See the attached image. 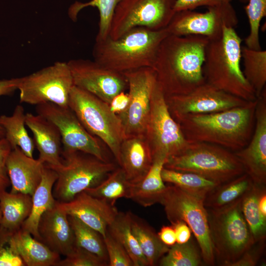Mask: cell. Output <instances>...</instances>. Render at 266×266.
Here are the masks:
<instances>
[{
  "label": "cell",
  "instance_id": "obj_1",
  "mask_svg": "<svg viewBox=\"0 0 266 266\" xmlns=\"http://www.w3.org/2000/svg\"><path fill=\"white\" fill-rule=\"evenodd\" d=\"M209 40L200 35L168 34L152 66L165 96L188 94L205 81L202 67Z\"/></svg>",
  "mask_w": 266,
  "mask_h": 266
},
{
  "label": "cell",
  "instance_id": "obj_2",
  "mask_svg": "<svg viewBox=\"0 0 266 266\" xmlns=\"http://www.w3.org/2000/svg\"><path fill=\"white\" fill-rule=\"evenodd\" d=\"M257 99L225 111L188 114L176 122L188 141L209 143L234 152L245 147L252 137Z\"/></svg>",
  "mask_w": 266,
  "mask_h": 266
},
{
  "label": "cell",
  "instance_id": "obj_3",
  "mask_svg": "<svg viewBox=\"0 0 266 266\" xmlns=\"http://www.w3.org/2000/svg\"><path fill=\"white\" fill-rule=\"evenodd\" d=\"M169 34L166 28L153 31L136 27L116 39L108 36L96 40L94 60L121 73L143 67H152L160 45Z\"/></svg>",
  "mask_w": 266,
  "mask_h": 266
},
{
  "label": "cell",
  "instance_id": "obj_4",
  "mask_svg": "<svg viewBox=\"0 0 266 266\" xmlns=\"http://www.w3.org/2000/svg\"><path fill=\"white\" fill-rule=\"evenodd\" d=\"M242 39L234 28L224 27L218 39L208 42L203 74L206 83L246 101L256 94L245 78L240 66Z\"/></svg>",
  "mask_w": 266,
  "mask_h": 266
},
{
  "label": "cell",
  "instance_id": "obj_5",
  "mask_svg": "<svg viewBox=\"0 0 266 266\" xmlns=\"http://www.w3.org/2000/svg\"><path fill=\"white\" fill-rule=\"evenodd\" d=\"M164 167L193 172L220 184L245 173L233 152L202 142L189 141L182 152L166 160Z\"/></svg>",
  "mask_w": 266,
  "mask_h": 266
},
{
  "label": "cell",
  "instance_id": "obj_6",
  "mask_svg": "<svg viewBox=\"0 0 266 266\" xmlns=\"http://www.w3.org/2000/svg\"><path fill=\"white\" fill-rule=\"evenodd\" d=\"M240 201L219 209L206 208L215 262L221 266H232L255 242Z\"/></svg>",
  "mask_w": 266,
  "mask_h": 266
},
{
  "label": "cell",
  "instance_id": "obj_7",
  "mask_svg": "<svg viewBox=\"0 0 266 266\" xmlns=\"http://www.w3.org/2000/svg\"><path fill=\"white\" fill-rule=\"evenodd\" d=\"M68 107L87 131L106 145L118 164L120 146L125 135L120 118L111 111L109 104L73 85Z\"/></svg>",
  "mask_w": 266,
  "mask_h": 266
},
{
  "label": "cell",
  "instance_id": "obj_8",
  "mask_svg": "<svg viewBox=\"0 0 266 266\" xmlns=\"http://www.w3.org/2000/svg\"><path fill=\"white\" fill-rule=\"evenodd\" d=\"M62 165L56 171L53 189L59 202L71 200L77 194L100 184L118 166L81 151L62 152Z\"/></svg>",
  "mask_w": 266,
  "mask_h": 266
},
{
  "label": "cell",
  "instance_id": "obj_9",
  "mask_svg": "<svg viewBox=\"0 0 266 266\" xmlns=\"http://www.w3.org/2000/svg\"><path fill=\"white\" fill-rule=\"evenodd\" d=\"M158 203L163 206L171 224L183 221L189 226L198 242L204 263L214 266L216 262L203 200L169 184L166 185Z\"/></svg>",
  "mask_w": 266,
  "mask_h": 266
},
{
  "label": "cell",
  "instance_id": "obj_10",
  "mask_svg": "<svg viewBox=\"0 0 266 266\" xmlns=\"http://www.w3.org/2000/svg\"><path fill=\"white\" fill-rule=\"evenodd\" d=\"M73 84L67 62H57L24 77H20L18 89L21 102L33 105L51 102L68 107Z\"/></svg>",
  "mask_w": 266,
  "mask_h": 266
},
{
  "label": "cell",
  "instance_id": "obj_11",
  "mask_svg": "<svg viewBox=\"0 0 266 266\" xmlns=\"http://www.w3.org/2000/svg\"><path fill=\"white\" fill-rule=\"evenodd\" d=\"M176 0H121L112 17L109 36L116 39L136 27L159 31L167 28Z\"/></svg>",
  "mask_w": 266,
  "mask_h": 266
},
{
  "label": "cell",
  "instance_id": "obj_12",
  "mask_svg": "<svg viewBox=\"0 0 266 266\" xmlns=\"http://www.w3.org/2000/svg\"><path fill=\"white\" fill-rule=\"evenodd\" d=\"M153 158L167 159L182 152L189 141L168 110L165 96L156 82L151 96L149 119L144 134Z\"/></svg>",
  "mask_w": 266,
  "mask_h": 266
},
{
  "label": "cell",
  "instance_id": "obj_13",
  "mask_svg": "<svg viewBox=\"0 0 266 266\" xmlns=\"http://www.w3.org/2000/svg\"><path fill=\"white\" fill-rule=\"evenodd\" d=\"M238 23L236 13L231 2H226L208 7L204 12L193 10L175 12L166 30L169 34L200 35L211 41L221 38L224 27L234 28Z\"/></svg>",
  "mask_w": 266,
  "mask_h": 266
},
{
  "label": "cell",
  "instance_id": "obj_14",
  "mask_svg": "<svg viewBox=\"0 0 266 266\" xmlns=\"http://www.w3.org/2000/svg\"><path fill=\"white\" fill-rule=\"evenodd\" d=\"M36 111L57 127L63 152L81 151L102 161H110L100 140L87 131L69 107L46 102L37 105Z\"/></svg>",
  "mask_w": 266,
  "mask_h": 266
},
{
  "label": "cell",
  "instance_id": "obj_15",
  "mask_svg": "<svg viewBox=\"0 0 266 266\" xmlns=\"http://www.w3.org/2000/svg\"><path fill=\"white\" fill-rule=\"evenodd\" d=\"M127 79L130 100L127 108L117 115L125 137L144 134L149 119L152 92L157 82L152 67H143L123 73Z\"/></svg>",
  "mask_w": 266,
  "mask_h": 266
},
{
  "label": "cell",
  "instance_id": "obj_16",
  "mask_svg": "<svg viewBox=\"0 0 266 266\" xmlns=\"http://www.w3.org/2000/svg\"><path fill=\"white\" fill-rule=\"evenodd\" d=\"M168 110L176 122L188 114H207L244 106L249 101L206 82L184 95L165 96Z\"/></svg>",
  "mask_w": 266,
  "mask_h": 266
},
{
  "label": "cell",
  "instance_id": "obj_17",
  "mask_svg": "<svg viewBox=\"0 0 266 266\" xmlns=\"http://www.w3.org/2000/svg\"><path fill=\"white\" fill-rule=\"evenodd\" d=\"M74 86L93 95L108 104L117 94L128 89L123 73L107 68L95 61H69Z\"/></svg>",
  "mask_w": 266,
  "mask_h": 266
},
{
  "label": "cell",
  "instance_id": "obj_18",
  "mask_svg": "<svg viewBox=\"0 0 266 266\" xmlns=\"http://www.w3.org/2000/svg\"><path fill=\"white\" fill-rule=\"evenodd\" d=\"M255 126L252 137L243 148L234 152L244 171L253 182L266 184V90L258 98L255 112Z\"/></svg>",
  "mask_w": 266,
  "mask_h": 266
},
{
  "label": "cell",
  "instance_id": "obj_19",
  "mask_svg": "<svg viewBox=\"0 0 266 266\" xmlns=\"http://www.w3.org/2000/svg\"><path fill=\"white\" fill-rule=\"evenodd\" d=\"M57 203L68 215L76 217L99 232L103 237L108 226L119 212L115 205L84 191L77 194L69 201H57Z\"/></svg>",
  "mask_w": 266,
  "mask_h": 266
},
{
  "label": "cell",
  "instance_id": "obj_20",
  "mask_svg": "<svg viewBox=\"0 0 266 266\" xmlns=\"http://www.w3.org/2000/svg\"><path fill=\"white\" fill-rule=\"evenodd\" d=\"M38 232L39 241L59 255L66 256L76 246L68 215L58 205L57 201L41 217Z\"/></svg>",
  "mask_w": 266,
  "mask_h": 266
},
{
  "label": "cell",
  "instance_id": "obj_21",
  "mask_svg": "<svg viewBox=\"0 0 266 266\" xmlns=\"http://www.w3.org/2000/svg\"><path fill=\"white\" fill-rule=\"evenodd\" d=\"M26 125L33 135L38 159L46 166L57 170L62 165V142L57 127L38 114H26Z\"/></svg>",
  "mask_w": 266,
  "mask_h": 266
},
{
  "label": "cell",
  "instance_id": "obj_22",
  "mask_svg": "<svg viewBox=\"0 0 266 266\" xmlns=\"http://www.w3.org/2000/svg\"><path fill=\"white\" fill-rule=\"evenodd\" d=\"M44 165L38 159L26 155L19 147L11 150L6 161L11 185L10 192L32 197L40 182Z\"/></svg>",
  "mask_w": 266,
  "mask_h": 266
},
{
  "label": "cell",
  "instance_id": "obj_23",
  "mask_svg": "<svg viewBox=\"0 0 266 266\" xmlns=\"http://www.w3.org/2000/svg\"><path fill=\"white\" fill-rule=\"evenodd\" d=\"M153 160L152 152L144 134L124 139L120 146L118 165L130 183L134 184L142 180L149 170Z\"/></svg>",
  "mask_w": 266,
  "mask_h": 266
},
{
  "label": "cell",
  "instance_id": "obj_24",
  "mask_svg": "<svg viewBox=\"0 0 266 266\" xmlns=\"http://www.w3.org/2000/svg\"><path fill=\"white\" fill-rule=\"evenodd\" d=\"M12 249L27 266H56L59 254L21 228L12 233L9 240Z\"/></svg>",
  "mask_w": 266,
  "mask_h": 266
},
{
  "label": "cell",
  "instance_id": "obj_25",
  "mask_svg": "<svg viewBox=\"0 0 266 266\" xmlns=\"http://www.w3.org/2000/svg\"><path fill=\"white\" fill-rule=\"evenodd\" d=\"M57 177L55 170L44 165L40 182L32 196L30 214L21 228L38 240L40 219L44 212L54 206L57 201L53 196V189Z\"/></svg>",
  "mask_w": 266,
  "mask_h": 266
},
{
  "label": "cell",
  "instance_id": "obj_26",
  "mask_svg": "<svg viewBox=\"0 0 266 266\" xmlns=\"http://www.w3.org/2000/svg\"><path fill=\"white\" fill-rule=\"evenodd\" d=\"M167 159L153 158L152 165L145 177L136 184H132L130 199L143 207L158 203L166 185L162 177V170Z\"/></svg>",
  "mask_w": 266,
  "mask_h": 266
},
{
  "label": "cell",
  "instance_id": "obj_27",
  "mask_svg": "<svg viewBox=\"0 0 266 266\" xmlns=\"http://www.w3.org/2000/svg\"><path fill=\"white\" fill-rule=\"evenodd\" d=\"M32 205L31 195L0 190V210L2 214L0 226L11 233L18 231L29 216Z\"/></svg>",
  "mask_w": 266,
  "mask_h": 266
},
{
  "label": "cell",
  "instance_id": "obj_28",
  "mask_svg": "<svg viewBox=\"0 0 266 266\" xmlns=\"http://www.w3.org/2000/svg\"><path fill=\"white\" fill-rule=\"evenodd\" d=\"M254 184L245 172L216 187L204 199V205L209 209H219L230 205L241 200Z\"/></svg>",
  "mask_w": 266,
  "mask_h": 266
},
{
  "label": "cell",
  "instance_id": "obj_29",
  "mask_svg": "<svg viewBox=\"0 0 266 266\" xmlns=\"http://www.w3.org/2000/svg\"><path fill=\"white\" fill-rule=\"evenodd\" d=\"M131 227L148 266H156L168 251L169 246L160 239L158 233L145 220L131 212Z\"/></svg>",
  "mask_w": 266,
  "mask_h": 266
},
{
  "label": "cell",
  "instance_id": "obj_30",
  "mask_svg": "<svg viewBox=\"0 0 266 266\" xmlns=\"http://www.w3.org/2000/svg\"><path fill=\"white\" fill-rule=\"evenodd\" d=\"M0 124L4 130L5 138L12 149L18 147L26 155L33 158L34 142L25 127L26 113L23 107L17 105L11 115H0Z\"/></svg>",
  "mask_w": 266,
  "mask_h": 266
},
{
  "label": "cell",
  "instance_id": "obj_31",
  "mask_svg": "<svg viewBox=\"0 0 266 266\" xmlns=\"http://www.w3.org/2000/svg\"><path fill=\"white\" fill-rule=\"evenodd\" d=\"M109 233L124 247L133 266H147L148 262L133 233L131 212H119L107 229Z\"/></svg>",
  "mask_w": 266,
  "mask_h": 266
},
{
  "label": "cell",
  "instance_id": "obj_32",
  "mask_svg": "<svg viewBox=\"0 0 266 266\" xmlns=\"http://www.w3.org/2000/svg\"><path fill=\"white\" fill-rule=\"evenodd\" d=\"M161 175L165 183L173 185L203 200L212 190L220 184L193 172L177 171L164 167Z\"/></svg>",
  "mask_w": 266,
  "mask_h": 266
},
{
  "label": "cell",
  "instance_id": "obj_33",
  "mask_svg": "<svg viewBox=\"0 0 266 266\" xmlns=\"http://www.w3.org/2000/svg\"><path fill=\"white\" fill-rule=\"evenodd\" d=\"M132 185L123 169L118 166L100 184L84 192L114 205L119 199L130 198Z\"/></svg>",
  "mask_w": 266,
  "mask_h": 266
},
{
  "label": "cell",
  "instance_id": "obj_34",
  "mask_svg": "<svg viewBox=\"0 0 266 266\" xmlns=\"http://www.w3.org/2000/svg\"><path fill=\"white\" fill-rule=\"evenodd\" d=\"M266 185L254 184L252 188L240 201L243 216L249 228L255 242L266 239V218L259 207V198Z\"/></svg>",
  "mask_w": 266,
  "mask_h": 266
},
{
  "label": "cell",
  "instance_id": "obj_35",
  "mask_svg": "<svg viewBox=\"0 0 266 266\" xmlns=\"http://www.w3.org/2000/svg\"><path fill=\"white\" fill-rule=\"evenodd\" d=\"M243 75L254 90L257 98L266 88V51L241 46Z\"/></svg>",
  "mask_w": 266,
  "mask_h": 266
},
{
  "label": "cell",
  "instance_id": "obj_36",
  "mask_svg": "<svg viewBox=\"0 0 266 266\" xmlns=\"http://www.w3.org/2000/svg\"><path fill=\"white\" fill-rule=\"evenodd\" d=\"M68 218L74 234L76 245L97 255L108 264L102 235L75 216L68 215Z\"/></svg>",
  "mask_w": 266,
  "mask_h": 266
},
{
  "label": "cell",
  "instance_id": "obj_37",
  "mask_svg": "<svg viewBox=\"0 0 266 266\" xmlns=\"http://www.w3.org/2000/svg\"><path fill=\"white\" fill-rule=\"evenodd\" d=\"M121 0H91L87 2H75L69 9L72 19H76L82 9L92 6L98 8L100 14L99 30L96 40H101L109 35L111 23L116 6Z\"/></svg>",
  "mask_w": 266,
  "mask_h": 266
},
{
  "label": "cell",
  "instance_id": "obj_38",
  "mask_svg": "<svg viewBox=\"0 0 266 266\" xmlns=\"http://www.w3.org/2000/svg\"><path fill=\"white\" fill-rule=\"evenodd\" d=\"M201 256L191 241L171 246L160 260L161 266H198L201 264Z\"/></svg>",
  "mask_w": 266,
  "mask_h": 266
},
{
  "label": "cell",
  "instance_id": "obj_39",
  "mask_svg": "<svg viewBox=\"0 0 266 266\" xmlns=\"http://www.w3.org/2000/svg\"><path fill=\"white\" fill-rule=\"evenodd\" d=\"M244 9L250 26V32L245 39L246 46L253 50H261L259 31L260 23L266 15V0H248Z\"/></svg>",
  "mask_w": 266,
  "mask_h": 266
},
{
  "label": "cell",
  "instance_id": "obj_40",
  "mask_svg": "<svg viewBox=\"0 0 266 266\" xmlns=\"http://www.w3.org/2000/svg\"><path fill=\"white\" fill-rule=\"evenodd\" d=\"M109 266H133L122 245L108 231L103 237Z\"/></svg>",
  "mask_w": 266,
  "mask_h": 266
},
{
  "label": "cell",
  "instance_id": "obj_41",
  "mask_svg": "<svg viewBox=\"0 0 266 266\" xmlns=\"http://www.w3.org/2000/svg\"><path fill=\"white\" fill-rule=\"evenodd\" d=\"M60 260L56 266H106L107 262L86 250L76 246L74 250Z\"/></svg>",
  "mask_w": 266,
  "mask_h": 266
},
{
  "label": "cell",
  "instance_id": "obj_42",
  "mask_svg": "<svg viewBox=\"0 0 266 266\" xmlns=\"http://www.w3.org/2000/svg\"><path fill=\"white\" fill-rule=\"evenodd\" d=\"M12 233L0 226V266H25L9 245V240Z\"/></svg>",
  "mask_w": 266,
  "mask_h": 266
},
{
  "label": "cell",
  "instance_id": "obj_43",
  "mask_svg": "<svg viewBox=\"0 0 266 266\" xmlns=\"http://www.w3.org/2000/svg\"><path fill=\"white\" fill-rule=\"evenodd\" d=\"M265 240L255 242L232 266H254L264 253Z\"/></svg>",
  "mask_w": 266,
  "mask_h": 266
},
{
  "label": "cell",
  "instance_id": "obj_44",
  "mask_svg": "<svg viewBox=\"0 0 266 266\" xmlns=\"http://www.w3.org/2000/svg\"><path fill=\"white\" fill-rule=\"evenodd\" d=\"M12 149L5 137L0 139V190L6 189L10 184L6 170V161Z\"/></svg>",
  "mask_w": 266,
  "mask_h": 266
},
{
  "label": "cell",
  "instance_id": "obj_45",
  "mask_svg": "<svg viewBox=\"0 0 266 266\" xmlns=\"http://www.w3.org/2000/svg\"><path fill=\"white\" fill-rule=\"evenodd\" d=\"M232 0H176L174 9L175 12L185 10H194L200 6L211 7Z\"/></svg>",
  "mask_w": 266,
  "mask_h": 266
},
{
  "label": "cell",
  "instance_id": "obj_46",
  "mask_svg": "<svg viewBox=\"0 0 266 266\" xmlns=\"http://www.w3.org/2000/svg\"><path fill=\"white\" fill-rule=\"evenodd\" d=\"M130 98L128 94L122 92L116 95L111 100L109 106L112 112L118 115L127 108Z\"/></svg>",
  "mask_w": 266,
  "mask_h": 266
},
{
  "label": "cell",
  "instance_id": "obj_47",
  "mask_svg": "<svg viewBox=\"0 0 266 266\" xmlns=\"http://www.w3.org/2000/svg\"><path fill=\"white\" fill-rule=\"evenodd\" d=\"M176 236V243H185L190 240L191 230L189 226L183 221H178L172 224Z\"/></svg>",
  "mask_w": 266,
  "mask_h": 266
},
{
  "label": "cell",
  "instance_id": "obj_48",
  "mask_svg": "<svg viewBox=\"0 0 266 266\" xmlns=\"http://www.w3.org/2000/svg\"><path fill=\"white\" fill-rule=\"evenodd\" d=\"M158 234L161 241L168 246L176 243L175 233L172 226H163Z\"/></svg>",
  "mask_w": 266,
  "mask_h": 266
},
{
  "label": "cell",
  "instance_id": "obj_49",
  "mask_svg": "<svg viewBox=\"0 0 266 266\" xmlns=\"http://www.w3.org/2000/svg\"><path fill=\"white\" fill-rule=\"evenodd\" d=\"M20 77L0 80V96L9 95L18 89Z\"/></svg>",
  "mask_w": 266,
  "mask_h": 266
},
{
  "label": "cell",
  "instance_id": "obj_50",
  "mask_svg": "<svg viewBox=\"0 0 266 266\" xmlns=\"http://www.w3.org/2000/svg\"><path fill=\"white\" fill-rule=\"evenodd\" d=\"M259 207L262 215L266 218V189H263L259 198Z\"/></svg>",
  "mask_w": 266,
  "mask_h": 266
},
{
  "label": "cell",
  "instance_id": "obj_51",
  "mask_svg": "<svg viewBox=\"0 0 266 266\" xmlns=\"http://www.w3.org/2000/svg\"><path fill=\"white\" fill-rule=\"evenodd\" d=\"M5 137V131L3 127L0 124V139Z\"/></svg>",
  "mask_w": 266,
  "mask_h": 266
},
{
  "label": "cell",
  "instance_id": "obj_52",
  "mask_svg": "<svg viewBox=\"0 0 266 266\" xmlns=\"http://www.w3.org/2000/svg\"><path fill=\"white\" fill-rule=\"evenodd\" d=\"M239 0L242 3H247L248 0Z\"/></svg>",
  "mask_w": 266,
  "mask_h": 266
},
{
  "label": "cell",
  "instance_id": "obj_53",
  "mask_svg": "<svg viewBox=\"0 0 266 266\" xmlns=\"http://www.w3.org/2000/svg\"><path fill=\"white\" fill-rule=\"evenodd\" d=\"M1 217H2V214H1V212L0 210V222H1Z\"/></svg>",
  "mask_w": 266,
  "mask_h": 266
}]
</instances>
